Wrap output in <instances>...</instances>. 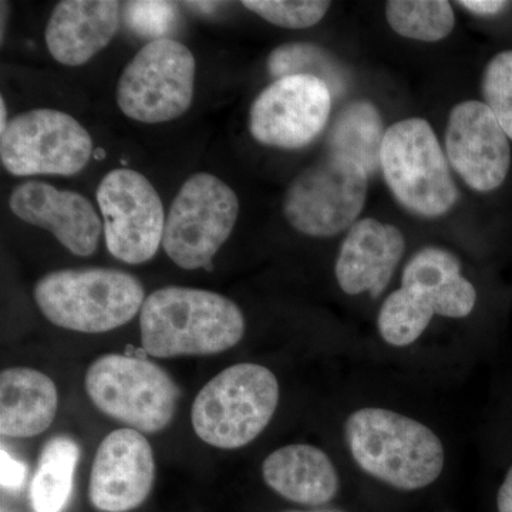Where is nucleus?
Segmentation results:
<instances>
[{
    "instance_id": "nucleus-1",
    "label": "nucleus",
    "mask_w": 512,
    "mask_h": 512,
    "mask_svg": "<svg viewBox=\"0 0 512 512\" xmlns=\"http://www.w3.org/2000/svg\"><path fill=\"white\" fill-rule=\"evenodd\" d=\"M140 333L143 349L158 359L218 355L244 338L245 318L220 293L167 286L144 301Z\"/></svg>"
},
{
    "instance_id": "nucleus-2",
    "label": "nucleus",
    "mask_w": 512,
    "mask_h": 512,
    "mask_svg": "<svg viewBox=\"0 0 512 512\" xmlns=\"http://www.w3.org/2000/svg\"><path fill=\"white\" fill-rule=\"evenodd\" d=\"M345 436L357 466L397 490H420L433 484L443 471L441 440L412 417L363 407L346 420Z\"/></svg>"
},
{
    "instance_id": "nucleus-3",
    "label": "nucleus",
    "mask_w": 512,
    "mask_h": 512,
    "mask_svg": "<svg viewBox=\"0 0 512 512\" xmlns=\"http://www.w3.org/2000/svg\"><path fill=\"white\" fill-rule=\"evenodd\" d=\"M37 306L59 328L106 333L140 313L146 301L137 276L113 268L60 269L35 286Z\"/></svg>"
},
{
    "instance_id": "nucleus-4",
    "label": "nucleus",
    "mask_w": 512,
    "mask_h": 512,
    "mask_svg": "<svg viewBox=\"0 0 512 512\" xmlns=\"http://www.w3.org/2000/svg\"><path fill=\"white\" fill-rule=\"evenodd\" d=\"M279 383L271 370L238 363L222 370L198 392L191 424L204 443L235 450L252 443L278 409Z\"/></svg>"
},
{
    "instance_id": "nucleus-5",
    "label": "nucleus",
    "mask_w": 512,
    "mask_h": 512,
    "mask_svg": "<svg viewBox=\"0 0 512 512\" xmlns=\"http://www.w3.org/2000/svg\"><path fill=\"white\" fill-rule=\"evenodd\" d=\"M380 167L396 200L420 217L437 218L456 205L458 188L429 121H397L384 133Z\"/></svg>"
},
{
    "instance_id": "nucleus-6",
    "label": "nucleus",
    "mask_w": 512,
    "mask_h": 512,
    "mask_svg": "<svg viewBox=\"0 0 512 512\" xmlns=\"http://www.w3.org/2000/svg\"><path fill=\"white\" fill-rule=\"evenodd\" d=\"M84 387L101 413L147 434L170 426L180 396L177 384L163 367L116 353L94 360L87 369Z\"/></svg>"
},
{
    "instance_id": "nucleus-7",
    "label": "nucleus",
    "mask_w": 512,
    "mask_h": 512,
    "mask_svg": "<svg viewBox=\"0 0 512 512\" xmlns=\"http://www.w3.org/2000/svg\"><path fill=\"white\" fill-rule=\"evenodd\" d=\"M197 63L178 40H150L124 67L116 100L128 119L144 124L168 123L190 109Z\"/></svg>"
},
{
    "instance_id": "nucleus-8",
    "label": "nucleus",
    "mask_w": 512,
    "mask_h": 512,
    "mask_svg": "<svg viewBox=\"0 0 512 512\" xmlns=\"http://www.w3.org/2000/svg\"><path fill=\"white\" fill-rule=\"evenodd\" d=\"M238 215L237 194L221 178L208 173L191 175L165 218V254L188 271L210 265L231 237Z\"/></svg>"
},
{
    "instance_id": "nucleus-9",
    "label": "nucleus",
    "mask_w": 512,
    "mask_h": 512,
    "mask_svg": "<svg viewBox=\"0 0 512 512\" xmlns=\"http://www.w3.org/2000/svg\"><path fill=\"white\" fill-rule=\"evenodd\" d=\"M367 185L369 174L362 165L329 153L289 185L286 220L308 237H335L355 224L366 204Z\"/></svg>"
},
{
    "instance_id": "nucleus-10",
    "label": "nucleus",
    "mask_w": 512,
    "mask_h": 512,
    "mask_svg": "<svg viewBox=\"0 0 512 512\" xmlns=\"http://www.w3.org/2000/svg\"><path fill=\"white\" fill-rule=\"evenodd\" d=\"M0 136L3 168L16 177H70L84 170L93 154L89 131L55 109L23 111Z\"/></svg>"
},
{
    "instance_id": "nucleus-11",
    "label": "nucleus",
    "mask_w": 512,
    "mask_h": 512,
    "mask_svg": "<svg viewBox=\"0 0 512 512\" xmlns=\"http://www.w3.org/2000/svg\"><path fill=\"white\" fill-rule=\"evenodd\" d=\"M107 249L124 264L150 261L163 245V201L146 175L116 168L104 175L96 191Z\"/></svg>"
},
{
    "instance_id": "nucleus-12",
    "label": "nucleus",
    "mask_w": 512,
    "mask_h": 512,
    "mask_svg": "<svg viewBox=\"0 0 512 512\" xmlns=\"http://www.w3.org/2000/svg\"><path fill=\"white\" fill-rule=\"evenodd\" d=\"M332 92L312 76L275 80L249 110V131L258 143L295 150L311 144L328 124Z\"/></svg>"
},
{
    "instance_id": "nucleus-13",
    "label": "nucleus",
    "mask_w": 512,
    "mask_h": 512,
    "mask_svg": "<svg viewBox=\"0 0 512 512\" xmlns=\"http://www.w3.org/2000/svg\"><path fill=\"white\" fill-rule=\"evenodd\" d=\"M448 161L471 190H497L507 178L511 147L487 104L467 100L451 110L446 128Z\"/></svg>"
},
{
    "instance_id": "nucleus-14",
    "label": "nucleus",
    "mask_w": 512,
    "mask_h": 512,
    "mask_svg": "<svg viewBox=\"0 0 512 512\" xmlns=\"http://www.w3.org/2000/svg\"><path fill=\"white\" fill-rule=\"evenodd\" d=\"M154 480L153 448L143 433L114 430L97 448L90 474V501L104 512L131 511L147 500Z\"/></svg>"
},
{
    "instance_id": "nucleus-15",
    "label": "nucleus",
    "mask_w": 512,
    "mask_h": 512,
    "mask_svg": "<svg viewBox=\"0 0 512 512\" xmlns=\"http://www.w3.org/2000/svg\"><path fill=\"white\" fill-rule=\"evenodd\" d=\"M9 207L20 220L52 232L73 255L90 256L99 248L103 220L79 192L30 180L16 185Z\"/></svg>"
},
{
    "instance_id": "nucleus-16",
    "label": "nucleus",
    "mask_w": 512,
    "mask_h": 512,
    "mask_svg": "<svg viewBox=\"0 0 512 512\" xmlns=\"http://www.w3.org/2000/svg\"><path fill=\"white\" fill-rule=\"evenodd\" d=\"M406 251L402 231L373 218L356 221L343 239L336 259V281L346 295L369 293L379 298Z\"/></svg>"
},
{
    "instance_id": "nucleus-17",
    "label": "nucleus",
    "mask_w": 512,
    "mask_h": 512,
    "mask_svg": "<svg viewBox=\"0 0 512 512\" xmlns=\"http://www.w3.org/2000/svg\"><path fill=\"white\" fill-rule=\"evenodd\" d=\"M119 23L116 0H64L47 22V49L63 66H83L110 45Z\"/></svg>"
},
{
    "instance_id": "nucleus-18",
    "label": "nucleus",
    "mask_w": 512,
    "mask_h": 512,
    "mask_svg": "<svg viewBox=\"0 0 512 512\" xmlns=\"http://www.w3.org/2000/svg\"><path fill=\"white\" fill-rule=\"evenodd\" d=\"M266 485L276 494L303 505H323L339 491V476L325 451L291 444L269 454L262 464Z\"/></svg>"
},
{
    "instance_id": "nucleus-19",
    "label": "nucleus",
    "mask_w": 512,
    "mask_h": 512,
    "mask_svg": "<svg viewBox=\"0 0 512 512\" xmlns=\"http://www.w3.org/2000/svg\"><path fill=\"white\" fill-rule=\"evenodd\" d=\"M59 406L56 384L29 367H10L0 375V434L9 439L39 436L52 426Z\"/></svg>"
},
{
    "instance_id": "nucleus-20",
    "label": "nucleus",
    "mask_w": 512,
    "mask_h": 512,
    "mask_svg": "<svg viewBox=\"0 0 512 512\" xmlns=\"http://www.w3.org/2000/svg\"><path fill=\"white\" fill-rule=\"evenodd\" d=\"M402 286H413L429 292L437 315L463 319L473 312L477 292L473 284L461 275V264L447 249L426 247L407 262Z\"/></svg>"
},
{
    "instance_id": "nucleus-21",
    "label": "nucleus",
    "mask_w": 512,
    "mask_h": 512,
    "mask_svg": "<svg viewBox=\"0 0 512 512\" xmlns=\"http://www.w3.org/2000/svg\"><path fill=\"white\" fill-rule=\"evenodd\" d=\"M384 133L379 110L369 101H353L340 111L330 130V153L348 157L362 165L367 174H376Z\"/></svg>"
},
{
    "instance_id": "nucleus-22",
    "label": "nucleus",
    "mask_w": 512,
    "mask_h": 512,
    "mask_svg": "<svg viewBox=\"0 0 512 512\" xmlns=\"http://www.w3.org/2000/svg\"><path fill=\"white\" fill-rule=\"evenodd\" d=\"M79 457L80 448L70 437L47 441L30 484L33 512H63L72 497Z\"/></svg>"
},
{
    "instance_id": "nucleus-23",
    "label": "nucleus",
    "mask_w": 512,
    "mask_h": 512,
    "mask_svg": "<svg viewBox=\"0 0 512 512\" xmlns=\"http://www.w3.org/2000/svg\"><path fill=\"white\" fill-rule=\"evenodd\" d=\"M386 19L397 35L420 42H439L456 25L453 8L447 0H390Z\"/></svg>"
},
{
    "instance_id": "nucleus-24",
    "label": "nucleus",
    "mask_w": 512,
    "mask_h": 512,
    "mask_svg": "<svg viewBox=\"0 0 512 512\" xmlns=\"http://www.w3.org/2000/svg\"><path fill=\"white\" fill-rule=\"evenodd\" d=\"M268 70L276 80L289 76H312L328 84L332 94H342L348 79L326 50L312 43H288L268 57Z\"/></svg>"
},
{
    "instance_id": "nucleus-25",
    "label": "nucleus",
    "mask_w": 512,
    "mask_h": 512,
    "mask_svg": "<svg viewBox=\"0 0 512 512\" xmlns=\"http://www.w3.org/2000/svg\"><path fill=\"white\" fill-rule=\"evenodd\" d=\"M434 315L421 308L406 289L387 296L377 318V328L384 342L396 348L412 345L429 328Z\"/></svg>"
},
{
    "instance_id": "nucleus-26",
    "label": "nucleus",
    "mask_w": 512,
    "mask_h": 512,
    "mask_svg": "<svg viewBox=\"0 0 512 512\" xmlns=\"http://www.w3.org/2000/svg\"><path fill=\"white\" fill-rule=\"evenodd\" d=\"M242 5L266 22L285 29L312 28L330 8V2L323 0H245Z\"/></svg>"
},
{
    "instance_id": "nucleus-27",
    "label": "nucleus",
    "mask_w": 512,
    "mask_h": 512,
    "mask_svg": "<svg viewBox=\"0 0 512 512\" xmlns=\"http://www.w3.org/2000/svg\"><path fill=\"white\" fill-rule=\"evenodd\" d=\"M485 104L512 140V50L498 53L485 67Z\"/></svg>"
},
{
    "instance_id": "nucleus-28",
    "label": "nucleus",
    "mask_w": 512,
    "mask_h": 512,
    "mask_svg": "<svg viewBox=\"0 0 512 512\" xmlns=\"http://www.w3.org/2000/svg\"><path fill=\"white\" fill-rule=\"evenodd\" d=\"M177 15L175 3L171 2H128L126 18L128 26L138 35L163 39Z\"/></svg>"
},
{
    "instance_id": "nucleus-29",
    "label": "nucleus",
    "mask_w": 512,
    "mask_h": 512,
    "mask_svg": "<svg viewBox=\"0 0 512 512\" xmlns=\"http://www.w3.org/2000/svg\"><path fill=\"white\" fill-rule=\"evenodd\" d=\"M28 477V467L9 453L8 448L2 446L0 451V483L3 490L19 491Z\"/></svg>"
},
{
    "instance_id": "nucleus-30",
    "label": "nucleus",
    "mask_w": 512,
    "mask_h": 512,
    "mask_svg": "<svg viewBox=\"0 0 512 512\" xmlns=\"http://www.w3.org/2000/svg\"><path fill=\"white\" fill-rule=\"evenodd\" d=\"M458 5L478 16H494L503 12L510 3L500 2V0H463Z\"/></svg>"
},
{
    "instance_id": "nucleus-31",
    "label": "nucleus",
    "mask_w": 512,
    "mask_h": 512,
    "mask_svg": "<svg viewBox=\"0 0 512 512\" xmlns=\"http://www.w3.org/2000/svg\"><path fill=\"white\" fill-rule=\"evenodd\" d=\"M498 512H512V467L501 484L497 497Z\"/></svg>"
},
{
    "instance_id": "nucleus-32",
    "label": "nucleus",
    "mask_w": 512,
    "mask_h": 512,
    "mask_svg": "<svg viewBox=\"0 0 512 512\" xmlns=\"http://www.w3.org/2000/svg\"><path fill=\"white\" fill-rule=\"evenodd\" d=\"M220 3L217 2H187L185 6L192 10H197V12H207L210 13L212 10L217 9V6Z\"/></svg>"
},
{
    "instance_id": "nucleus-33",
    "label": "nucleus",
    "mask_w": 512,
    "mask_h": 512,
    "mask_svg": "<svg viewBox=\"0 0 512 512\" xmlns=\"http://www.w3.org/2000/svg\"><path fill=\"white\" fill-rule=\"evenodd\" d=\"M9 121L10 120H8V110H6L5 97H2V99H0V134L6 130Z\"/></svg>"
},
{
    "instance_id": "nucleus-34",
    "label": "nucleus",
    "mask_w": 512,
    "mask_h": 512,
    "mask_svg": "<svg viewBox=\"0 0 512 512\" xmlns=\"http://www.w3.org/2000/svg\"><path fill=\"white\" fill-rule=\"evenodd\" d=\"M292 512H299V511H292ZM309 512H332V511H309Z\"/></svg>"
}]
</instances>
